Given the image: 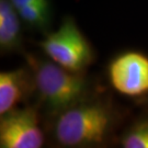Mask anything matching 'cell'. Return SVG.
I'll return each mask as SVG.
<instances>
[{
    "label": "cell",
    "instance_id": "6da1fadb",
    "mask_svg": "<svg viewBox=\"0 0 148 148\" xmlns=\"http://www.w3.org/2000/svg\"><path fill=\"white\" fill-rule=\"evenodd\" d=\"M120 119L111 99L99 91L59 113L49 124L55 143L62 147H101L113 137Z\"/></svg>",
    "mask_w": 148,
    "mask_h": 148
},
{
    "label": "cell",
    "instance_id": "7a4b0ae2",
    "mask_svg": "<svg viewBox=\"0 0 148 148\" xmlns=\"http://www.w3.org/2000/svg\"><path fill=\"white\" fill-rule=\"evenodd\" d=\"M24 57L34 79L35 106L42 117L49 122L66 109L99 92L85 73L68 70L47 57L32 53H24Z\"/></svg>",
    "mask_w": 148,
    "mask_h": 148
},
{
    "label": "cell",
    "instance_id": "3957f363",
    "mask_svg": "<svg viewBox=\"0 0 148 148\" xmlns=\"http://www.w3.org/2000/svg\"><path fill=\"white\" fill-rule=\"evenodd\" d=\"M38 46L47 58L75 73H86L95 59L91 43L69 16L64 18L56 30L43 35Z\"/></svg>",
    "mask_w": 148,
    "mask_h": 148
},
{
    "label": "cell",
    "instance_id": "277c9868",
    "mask_svg": "<svg viewBox=\"0 0 148 148\" xmlns=\"http://www.w3.org/2000/svg\"><path fill=\"white\" fill-rule=\"evenodd\" d=\"M42 114L35 104H25L0 115V147L41 148L45 142Z\"/></svg>",
    "mask_w": 148,
    "mask_h": 148
},
{
    "label": "cell",
    "instance_id": "5b68a950",
    "mask_svg": "<svg viewBox=\"0 0 148 148\" xmlns=\"http://www.w3.org/2000/svg\"><path fill=\"white\" fill-rule=\"evenodd\" d=\"M109 81L119 93L131 98L148 95V56L136 51L119 54L108 67Z\"/></svg>",
    "mask_w": 148,
    "mask_h": 148
},
{
    "label": "cell",
    "instance_id": "8992f818",
    "mask_svg": "<svg viewBox=\"0 0 148 148\" xmlns=\"http://www.w3.org/2000/svg\"><path fill=\"white\" fill-rule=\"evenodd\" d=\"M35 93L31 69L23 67L0 73V115L27 102Z\"/></svg>",
    "mask_w": 148,
    "mask_h": 148
},
{
    "label": "cell",
    "instance_id": "52a82bcc",
    "mask_svg": "<svg viewBox=\"0 0 148 148\" xmlns=\"http://www.w3.org/2000/svg\"><path fill=\"white\" fill-rule=\"evenodd\" d=\"M24 24L10 0H0V54L23 53Z\"/></svg>",
    "mask_w": 148,
    "mask_h": 148
},
{
    "label": "cell",
    "instance_id": "ba28073f",
    "mask_svg": "<svg viewBox=\"0 0 148 148\" xmlns=\"http://www.w3.org/2000/svg\"><path fill=\"white\" fill-rule=\"evenodd\" d=\"M24 27L42 35L52 31L53 7L51 0H10Z\"/></svg>",
    "mask_w": 148,
    "mask_h": 148
},
{
    "label": "cell",
    "instance_id": "9c48e42d",
    "mask_svg": "<svg viewBox=\"0 0 148 148\" xmlns=\"http://www.w3.org/2000/svg\"><path fill=\"white\" fill-rule=\"evenodd\" d=\"M120 145L123 148H148V116L139 117L127 127Z\"/></svg>",
    "mask_w": 148,
    "mask_h": 148
},
{
    "label": "cell",
    "instance_id": "30bf717a",
    "mask_svg": "<svg viewBox=\"0 0 148 148\" xmlns=\"http://www.w3.org/2000/svg\"><path fill=\"white\" fill-rule=\"evenodd\" d=\"M142 100H144V102H146V103H148V95H146L145 98H142Z\"/></svg>",
    "mask_w": 148,
    "mask_h": 148
}]
</instances>
